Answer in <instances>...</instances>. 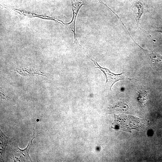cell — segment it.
<instances>
[{
    "label": "cell",
    "mask_w": 162,
    "mask_h": 162,
    "mask_svg": "<svg viewBox=\"0 0 162 162\" xmlns=\"http://www.w3.org/2000/svg\"><path fill=\"white\" fill-rule=\"evenodd\" d=\"M135 6L138 9V12L136 14L135 19L137 26H138L141 17L144 13V7L142 4L139 1L136 2Z\"/></svg>",
    "instance_id": "obj_4"
},
{
    "label": "cell",
    "mask_w": 162,
    "mask_h": 162,
    "mask_svg": "<svg viewBox=\"0 0 162 162\" xmlns=\"http://www.w3.org/2000/svg\"><path fill=\"white\" fill-rule=\"evenodd\" d=\"M140 122L139 118L131 116L124 115L115 117L113 126L115 128L129 131L132 129L139 128Z\"/></svg>",
    "instance_id": "obj_1"
},
{
    "label": "cell",
    "mask_w": 162,
    "mask_h": 162,
    "mask_svg": "<svg viewBox=\"0 0 162 162\" xmlns=\"http://www.w3.org/2000/svg\"><path fill=\"white\" fill-rule=\"evenodd\" d=\"M148 96L146 92H141L140 93L138 99L141 105H144L146 102Z\"/></svg>",
    "instance_id": "obj_5"
},
{
    "label": "cell",
    "mask_w": 162,
    "mask_h": 162,
    "mask_svg": "<svg viewBox=\"0 0 162 162\" xmlns=\"http://www.w3.org/2000/svg\"><path fill=\"white\" fill-rule=\"evenodd\" d=\"M151 58L154 60V62L162 64V57L156 53H151L150 55Z\"/></svg>",
    "instance_id": "obj_6"
},
{
    "label": "cell",
    "mask_w": 162,
    "mask_h": 162,
    "mask_svg": "<svg viewBox=\"0 0 162 162\" xmlns=\"http://www.w3.org/2000/svg\"><path fill=\"white\" fill-rule=\"evenodd\" d=\"M91 59L96 66L95 68H99L105 75L106 82L105 85V89L111 90L113 85L117 81L123 80H131L124 76V72L118 74H114L108 69L102 68L97 63L96 60L95 62L92 59Z\"/></svg>",
    "instance_id": "obj_2"
},
{
    "label": "cell",
    "mask_w": 162,
    "mask_h": 162,
    "mask_svg": "<svg viewBox=\"0 0 162 162\" xmlns=\"http://www.w3.org/2000/svg\"><path fill=\"white\" fill-rule=\"evenodd\" d=\"M71 3V9L73 12V17L71 21L68 24V28L74 33V43L78 44L77 39V35L75 32V22L76 17L81 7L85 4L82 0H70Z\"/></svg>",
    "instance_id": "obj_3"
},
{
    "label": "cell",
    "mask_w": 162,
    "mask_h": 162,
    "mask_svg": "<svg viewBox=\"0 0 162 162\" xmlns=\"http://www.w3.org/2000/svg\"><path fill=\"white\" fill-rule=\"evenodd\" d=\"M32 144H31V142H29L27 147L24 149H20L19 148L18 151L22 154H24L25 155L27 159H28L29 160H31V159L29 156L28 154V152L30 148L31 147Z\"/></svg>",
    "instance_id": "obj_7"
}]
</instances>
